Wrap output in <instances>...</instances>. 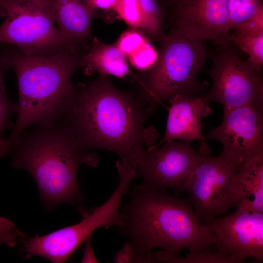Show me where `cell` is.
Segmentation results:
<instances>
[{"label": "cell", "instance_id": "cell-20", "mask_svg": "<svg viewBox=\"0 0 263 263\" xmlns=\"http://www.w3.org/2000/svg\"><path fill=\"white\" fill-rule=\"evenodd\" d=\"M229 40L241 50L247 53L248 59L255 65L263 64V32L253 34H242L234 31Z\"/></svg>", "mask_w": 263, "mask_h": 263}, {"label": "cell", "instance_id": "cell-3", "mask_svg": "<svg viewBox=\"0 0 263 263\" xmlns=\"http://www.w3.org/2000/svg\"><path fill=\"white\" fill-rule=\"evenodd\" d=\"M11 165L24 169L34 178L48 207L68 203L81 209L83 196L77 181L83 164L95 167L97 155L89 152L61 120L39 124L24 132L10 146Z\"/></svg>", "mask_w": 263, "mask_h": 263}, {"label": "cell", "instance_id": "cell-7", "mask_svg": "<svg viewBox=\"0 0 263 263\" xmlns=\"http://www.w3.org/2000/svg\"><path fill=\"white\" fill-rule=\"evenodd\" d=\"M0 44L14 46L32 56L79 52L55 26L48 0H0Z\"/></svg>", "mask_w": 263, "mask_h": 263}, {"label": "cell", "instance_id": "cell-28", "mask_svg": "<svg viewBox=\"0 0 263 263\" xmlns=\"http://www.w3.org/2000/svg\"><path fill=\"white\" fill-rule=\"evenodd\" d=\"M12 226L8 222L5 226L0 227V245L6 244L9 246H15L16 244V238L19 233L17 231H12Z\"/></svg>", "mask_w": 263, "mask_h": 263}, {"label": "cell", "instance_id": "cell-6", "mask_svg": "<svg viewBox=\"0 0 263 263\" xmlns=\"http://www.w3.org/2000/svg\"><path fill=\"white\" fill-rule=\"evenodd\" d=\"M118 185L109 199L95 207L80 222L49 234L29 238L24 242L25 258L44 257L53 263L65 262L94 231L100 227H117L120 223V209L131 183L138 177L134 168L125 162L116 163Z\"/></svg>", "mask_w": 263, "mask_h": 263}, {"label": "cell", "instance_id": "cell-10", "mask_svg": "<svg viewBox=\"0 0 263 263\" xmlns=\"http://www.w3.org/2000/svg\"><path fill=\"white\" fill-rule=\"evenodd\" d=\"M157 148L143 147L130 163L142 183L159 189L185 191L186 182L202 154L195 151L191 141L170 140Z\"/></svg>", "mask_w": 263, "mask_h": 263}, {"label": "cell", "instance_id": "cell-26", "mask_svg": "<svg viewBox=\"0 0 263 263\" xmlns=\"http://www.w3.org/2000/svg\"><path fill=\"white\" fill-rule=\"evenodd\" d=\"M235 32L242 34H253L263 32V9L259 11L247 21L234 26Z\"/></svg>", "mask_w": 263, "mask_h": 263}, {"label": "cell", "instance_id": "cell-23", "mask_svg": "<svg viewBox=\"0 0 263 263\" xmlns=\"http://www.w3.org/2000/svg\"><path fill=\"white\" fill-rule=\"evenodd\" d=\"M169 263H236L230 257H221L210 248L198 253H187L185 257L170 256Z\"/></svg>", "mask_w": 263, "mask_h": 263}, {"label": "cell", "instance_id": "cell-18", "mask_svg": "<svg viewBox=\"0 0 263 263\" xmlns=\"http://www.w3.org/2000/svg\"><path fill=\"white\" fill-rule=\"evenodd\" d=\"M10 69L9 64L0 48V157L5 139L3 134L6 129H12L13 125L11 121V114L17 112V105L13 104L9 99L4 82V76L6 71Z\"/></svg>", "mask_w": 263, "mask_h": 263}, {"label": "cell", "instance_id": "cell-8", "mask_svg": "<svg viewBox=\"0 0 263 263\" xmlns=\"http://www.w3.org/2000/svg\"><path fill=\"white\" fill-rule=\"evenodd\" d=\"M212 56V66L208 73L212 85L207 98L220 103L224 109L246 105L263 109L262 67L248 59L242 60L230 41L218 46Z\"/></svg>", "mask_w": 263, "mask_h": 263}, {"label": "cell", "instance_id": "cell-5", "mask_svg": "<svg viewBox=\"0 0 263 263\" xmlns=\"http://www.w3.org/2000/svg\"><path fill=\"white\" fill-rule=\"evenodd\" d=\"M159 42L155 63L137 79V97L151 113L162 102L176 95L199 97L208 85L197 79L211 56L206 41L171 29Z\"/></svg>", "mask_w": 263, "mask_h": 263}, {"label": "cell", "instance_id": "cell-16", "mask_svg": "<svg viewBox=\"0 0 263 263\" xmlns=\"http://www.w3.org/2000/svg\"><path fill=\"white\" fill-rule=\"evenodd\" d=\"M79 65L85 73L123 78L130 72L127 57L116 44H106L94 38L79 52Z\"/></svg>", "mask_w": 263, "mask_h": 263}, {"label": "cell", "instance_id": "cell-9", "mask_svg": "<svg viewBox=\"0 0 263 263\" xmlns=\"http://www.w3.org/2000/svg\"><path fill=\"white\" fill-rule=\"evenodd\" d=\"M240 165L222 152L217 157L202 155L185 185L201 223L206 225L211 219L238 207L233 181Z\"/></svg>", "mask_w": 263, "mask_h": 263}, {"label": "cell", "instance_id": "cell-29", "mask_svg": "<svg viewBox=\"0 0 263 263\" xmlns=\"http://www.w3.org/2000/svg\"><path fill=\"white\" fill-rule=\"evenodd\" d=\"M118 0H86L92 8L102 10L114 9Z\"/></svg>", "mask_w": 263, "mask_h": 263}, {"label": "cell", "instance_id": "cell-21", "mask_svg": "<svg viewBox=\"0 0 263 263\" xmlns=\"http://www.w3.org/2000/svg\"><path fill=\"white\" fill-rule=\"evenodd\" d=\"M263 9L260 0H229L228 29L243 23Z\"/></svg>", "mask_w": 263, "mask_h": 263}, {"label": "cell", "instance_id": "cell-17", "mask_svg": "<svg viewBox=\"0 0 263 263\" xmlns=\"http://www.w3.org/2000/svg\"><path fill=\"white\" fill-rule=\"evenodd\" d=\"M233 186L237 207L263 213V155L241 164Z\"/></svg>", "mask_w": 263, "mask_h": 263}, {"label": "cell", "instance_id": "cell-19", "mask_svg": "<svg viewBox=\"0 0 263 263\" xmlns=\"http://www.w3.org/2000/svg\"><path fill=\"white\" fill-rule=\"evenodd\" d=\"M143 15L144 31L152 39L159 41L164 35L163 10L156 0H138Z\"/></svg>", "mask_w": 263, "mask_h": 263}, {"label": "cell", "instance_id": "cell-12", "mask_svg": "<svg viewBox=\"0 0 263 263\" xmlns=\"http://www.w3.org/2000/svg\"><path fill=\"white\" fill-rule=\"evenodd\" d=\"M204 138L220 142L222 152L240 164L263 155V109L254 105L224 109L222 123Z\"/></svg>", "mask_w": 263, "mask_h": 263}, {"label": "cell", "instance_id": "cell-4", "mask_svg": "<svg viewBox=\"0 0 263 263\" xmlns=\"http://www.w3.org/2000/svg\"><path fill=\"white\" fill-rule=\"evenodd\" d=\"M3 54L16 75L19 100L15 124L5 139L3 153L31 125L58 119L75 91L72 78L80 66L79 53L32 56L2 44Z\"/></svg>", "mask_w": 263, "mask_h": 263}, {"label": "cell", "instance_id": "cell-11", "mask_svg": "<svg viewBox=\"0 0 263 263\" xmlns=\"http://www.w3.org/2000/svg\"><path fill=\"white\" fill-rule=\"evenodd\" d=\"M214 239L212 248L218 255L236 263L249 257L263 260V213L238 207L232 214L213 218L206 224Z\"/></svg>", "mask_w": 263, "mask_h": 263}, {"label": "cell", "instance_id": "cell-24", "mask_svg": "<svg viewBox=\"0 0 263 263\" xmlns=\"http://www.w3.org/2000/svg\"><path fill=\"white\" fill-rule=\"evenodd\" d=\"M158 52L147 40L139 49L128 57L134 67L146 71L154 64Z\"/></svg>", "mask_w": 263, "mask_h": 263}, {"label": "cell", "instance_id": "cell-13", "mask_svg": "<svg viewBox=\"0 0 263 263\" xmlns=\"http://www.w3.org/2000/svg\"><path fill=\"white\" fill-rule=\"evenodd\" d=\"M171 28L184 35L220 46L230 41L229 0H168Z\"/></svg>", "mask_w": 263, "mask_h": 263}, {"label": "cell", "instance_id": "cell-2", "mask_svg": "<svg viewBox=\"0 0 263 263\" xmlns=\"http://www.w3.org/2000/svg\"><path fill=\"white\" fill-rule=\"evenodd\" d=\"M127 195L117 228L138 254L146 256L160 248L177 257L185 248L192 253L212 248L210 228L199 221L186 200L143 183L130 188Z\"/></svg>", "mask_w": 263, "mask_h": 263}, {"label": "cell", "instance_id": "cell-22", "mask_svg": "<svg viewBox=\"0 0 263 263\" xmlns=\"http://www.w3.org/2000/svg\"><path fill=\"white\" fill-rule=\"evenodd\" d=\"M114 10L132 29L144 30V17L138 0H118Z\"/></svg>", "mask_w": 263, "mask_h": 263}, {"label": "cell", "instance_id": "cell-25", "mask_svg": "<svg viewBox=\"0 0 263 263\" xmlns=\"http://www.w3.org/2000/svg\"><path fill=\"white\" fill-rule=\"evenodd\" d=\"M147 40L142 33L132 29L124 32L116 44L126 57H128L139 49Z\"/></svg>", "mask_w": 263, "mask_h": 263}, {"label": "cell", "instance_id": "cell-1", "mask_svg": "<svg viewBox=\"0 0 263 263\" xmlns=\"http://www.w3.org/2000/svg\"><path fill=\"white\" fill-rule=\"evenodd\" d=\"M151 114L138 97L116 87L107 75L88 85L76 84L61 116L86 150L105 149L129 162L140 149L153 145L156 129L145 123Z\"/></svg>", "mask_w": 263, "mask_h": 263}, {"label": "cell", "instance_id": "cell-15", "mask_svg": "<svg viewBox=\"0 0 263 263\" xmlns=\"http://www.w3.org/2000/svg\"><path fill=\"white\" fill-rule=\"evenodd\" d=\"M52 18L61 35L79 52L91 36V23L96 14L86 0H48Z\"/></svg>", "mask_w": 263, "mask_h": 263}, {"label": "cell", "instance_id": "cell-27", "mask_svg": "<svg viewBox=\"0 0 263 263\" xmlns=\"http://www.w3.org/2000/svg\"><path fill=\"white\" fill-rule=\"evenodd\" d=\"M139 255L133 250L130 243L127 241L117 253L114 262L139 263Z\"/></svg>", "mask_w": 263, "mask_h": 263}, {"label": "cell", "instance_id": "cell-30", "mask_svg": "<svg viewBox=\"0 0 263 263\" xmlns=\"http://www.w3.org/2000/svg\"><path fill=\"white\" fill-rule=\"evenodd\" d=\"M86 247L84 249V255L82 262L84 263H98V260L95 257L92 249L90 237L86 240Z\"/></svg>", "mask_w": 263, "mask_h": 263}, {"label": "cell", "instance_id": "cell-14", "mask_svg": "<svg viewBox=\"0 0 263 263\" xmlns=\"http://www.w3.org/2000/svg\"><path fill=\"white\" fill-rule=\"evenodd\" d=\"M170 103L163 138L150 148H157L164 143L175 140L198 141L199 152L210 153L209 147L202 134L201 118L211 113L210 102L205 96L190 97L178 95L169 99Z\"/></svg>", "mask_w": 263, "mask_h": 263}]
</instances>
